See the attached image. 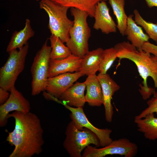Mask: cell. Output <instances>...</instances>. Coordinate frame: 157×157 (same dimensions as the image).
I'll list each match as a JSON object with an SVG mask.
<instances>
[{
	"mask_svg": "<svg viewBox=\"0 0 157 157\" xmlns=\"http://www.w3.org/2000/svg\"><path fill=\"white\" fill-rule=\"evenodd\" d=\"M138 147L128 139L122 138L113 140L110 144L101 148L91 145L83 151V157H104L108 155H119L125 157H133L137 154Z\"/></svg>",
	"mask_w": 157,
	"mask_h": 157,
	"instance_id": "ba28073f",
	"label": "cell"
},
{
	"mask_svg": "<svg viewBox=\"0 0 157 157\" xmlns=\"http://www.w3.org/2000/svg\"><path fill=\"white\" fill-rule=\"evenodd\" d=\"M115 16L117 28L120 34L125 35L128 16L124 10L125 0H108Z\"/></svg>",
	"mask_w": 157,
	"mask_h": 157,
	"instance_id": "7402d4cb",
	"label": "cell"
},
{
	"mask_svg": "<svg viewBox=\"0 0 157 157\" xmlns=\"http://www.w3.org/2000/svg\"><path fill=\"white\" fill-rule=\"evenodd\" d=\"M51 46L45 42L36 53L32 64L31 72L32 80L31 94L35 96L45 90L48 77L51 51Z\"/></svg>",
	"mask_w": 157,
	"mask_h": 157,
	"instance_id": "52a82bcc",
	"label": "cell"
},
{
	"mask_svg": "<svg viewBox=\"0 0 157 157\" xmlns=\"http://www.w3.org/2000/svg\"></svg>",
	"mask_w": 157,
	"mask_h": 157,
	"instance_id": "4dcf8cb0",
	"label": "cell"
},
{
	"mask_svg": "<svg viewBox=\"0 0 157 157\" xmlns=\"http://www.w3.org/2000/svg\"><path fill=\"white\" fill-rule=\"evenodd\" d=\"M65 134L63 145L70 157H82V151L91 144L97 147L101 146L98 137L94 133L85 128L79 129L72 120L67 126Z\"/></svg>",
	"mask_w": 157,
	"mask_h": 157,
	"instance_id": "5b68a950",
	"label": "cell"
},
{
	"mask_svg": "<svg viewBox=\"0 0 157 157\" xmlns=\"http://www.w3.org/2000/svg\"><path fill=\"white\" fill-rule=\"evenodd\" d=\"M49 40L51 49L50 53L51 59H63L72 54L68 47L64 44V43L58 37L51 34Z\"/></svg>",
	"mask_w": 157,
	"mask_h": 157,
	"instance_id": "603a6c76",
	"label": "cell"
},
{
	"mask_svg": "<svg viewBox=\"0 0 157 157\" xmlns=\"http://www.w3.org/2000/svg\"><path fill=\"white\" fill-rule=\"evenodd\" d=\"M133 15L128 16L127 26L125 35L131 43L138 49H141L144 44L149 41L150 38L144 33L142 28L138 25L133 19Z\"/></svg>",
	"mask_w": 157,
	"mask_h": 157,
	"instance_id": "ac0fdd59",
	"label": "cell"
},
{
	"mask_svg": "<svg viewBox=\"0 0 157 157\" xmlns=\"http://www.w3.org/2000/svg\"><path fill=\"white\" fill-rule=\"evenodd\" d=\"M81 60V58L72 54L63 59H50L48 70V78L66 73L79 71Z\"/></svg>",
	"mask_w": 157,
	"mask_h": 157,
	"instance_id": "5bb4252c",
	"label": "cell"
},
{
	"mask_svg": "<svg viewBox=\"0 0 157 157\" xmlns=\"http://www.w3.org/2000/svg\"><path fill=\"white\" fill-rule=\"evenodd\" d=\"M70 13L74 23L66 45L72 54L82 58L89 51L88 41L91 35L87 22L89 15L87 12L74 8H70Z\"/></svg>",
	"mask_w": 157,
	"mask_h": 157,
	"instance_id": "3957f363",
	"label": "cell"
},
{
	"mask_svg": "<svg viewBox=\"0 0 157 157\" xmlns=\"http://www.w3.org/2000/svg\"><path fill=\"white\" fill-rule=\"evenodd\" d=\"M138 131L142 133L145 138L150 140H157V118L154 113H151L141 119L135 118Z\"/></svg>",
	"mask_w": 157,
	"mask_h": 157,
	"instance_id": "ffe728a7",
	"label": "cell"
},
{
	"mask_svg": "<svg viewBox=\"0 0 157 157\" xmlns=\"http://www.w3.org/2000/svg\"><path fill=\"white\" fill-rule=\"evenodd\" d=\"M35 32L32 28L30 20H26L24 27L19 31H15L13 34L8 45L6 51L19 49L27 43V41L34 36Z\"/></svg>",
	"mask_w": 157,
	"mask_h": 157,
	"instance_id": "d6986e66",
	"label": "cell"
},
{
	"mask_svg": "<svg viewBox=\"0 0 157 157\" xmlns=\"http://www.w3.org/2000/svg\"><path fill=\"white\" fill-rule=\"evenodd\" d=\"M104 50L101 48L89 51L82 58L79 71L89 76L99 71Z\"/></svg>",
	"mask_w": 157,
	"mask_h": 157,
	"instance_id": "e0dca14e",
	"label": "cell"
},
{
	"mask_svg": "<svg viewBox=\"0 0 157 157\" xmlns=\"http://www.w3.org/2000/svg\"><path fill=\"white\" fill-rule=\"evenodd\" d=\"M86 92L85 95L86 102L91 106H100L103 103L101 86L96 74L88 76L84 81Z\"/></svg>",
	"mask_w": 157,
	"mask_h": 157,
	"instance_id": "2e32d148",
	"label": "cell"
},
{
	"mask_svg": "<svg viewBox=\"0 0 157 157\" xmlns=\"http://www.w3.org/2000/svg\"><path fill=\"white\" fill-rule=\"evenodd\" d=\"M133 13L134 20L136 24L143 28L150 38L154 41L157 44V23L154 24L147 21L137 9L134 10Z\"/></svg>",
	"mask_w": 157,
	"mask_h": 157,
	"instance_id": "cb8c5ba5",
	"label": "cell"
},
{
	"mask_svg": "<svg viewBox=\"0 0 157 157\" xmlns=\"http://www.w3.org/2000/svg\"><path fill=\"white\" fill-rule=\"evenodd\" d=\"M147 6L149 8L157 7V0H145Z\"/></svg>",
	"mask_w": 157,
	"mask_h": 157,
	"instance_id": "f1b7e54d",
	"label": "cell"
},
{
	"mask_svg": "<svg viewBox=\"0 0 157 157\" xmlns=\"http://www.w3.org/2000/svg\"><path fill=\"white\" fill-rule=\"evenodd\" d=\"M114 47L116 50V56L119 59H127L133 62L138 72L143 79V86L139 91L143 99L146 100L152 95L155 89L149 87L147 81L148 77L153 79L155 88H157V67L152 60L150 54L138 49L129 41H124L117 44Z\"/></svg>",
	"mask_w": 157,
	"mask_h": 157,
	"instance_id": "7a4b0ae2",
	"label": "cell"
},
{
	"mask_svg": "<svg viewBox=\"0 0 157 157\" xmlns=\"http://www.w3.org/2000/svg\"><path fill=\"white\" fill-rule=\"evenodd\" d=\"M115 48L112 47L104 50L98 71L99 74L107 73L117 58Z\"/></svg>",
	"mask_w": 157,
	"mask_h": 157,
	"instance_id": "d4e9b609",
	"label": "cell"
},
{
	"mask_svg": "<svg viewBox=\"0 0 157 157\" xmlns=\"http://www.w3.org/2000/svg\"><path fill=\"white\" fill-rule=\"evenodd\" d=\"M39 4L40 8L48 16V28L51 34L58 37L63 43H66L69 38V31L74 23L67 16L69 8L52 0H41Z\"/></svg>",
	"mask_w": 157,
	"mask_h": 157,
	"instance_id": "277c9868",
	"label": "cell"
},
{
	"mask_svg": "<svg viewBox=\"0 0 157 157\" xmlns=\"http://www.w3.org/2000/svg\"><path fill=\"white\" fill-rule=\"evenodd\" d=\"M151 57L157 67V57L155 56H151Z\"/></svg>",
	"mask_w": 157,
	"mask_h": 157,
	"instance_id": "f546056e",
	"label": "cell"
},
{
	"mask_svg": "<svg viewBox=\"0 0 157 157\" xmlns=\"http://www.w3.org/2000/svg\"><path fill=\"white\" fill-rule=\"evenodd\" d=\"M28 44L22 47L10 51L4 65L0 69V88L10 91L15 87V83L25 66L28 53Z\"/></svg>",
	"mask_w": 157,
	"mask_h": 157,
	"instance_id": "8992f818",
	"label": "cell"
},
{
	"mask_svg": "<svg viewBox=\"0 0 157 157\" xmlns=\"http://www.w3.org/2000/svg\"><path fill=\"white\" fill-rule=\"evenodd\" d=\"M93 17L94 22L93 28L108 34L117 32V25L111 16L106 1L99 2L96 5Z\"/></svg>",
	"mask_w": 157,
	"mask_h": 157,
	"instance_id": "4fadbf2b",
	"label": "cell"
},
{
	"mask_svg": "<svg viewBox=\"0 0 157 157\" xmlns=\"http://www.w3.org/2000/svg\"><path fill=\"white\" fill-rule=\"evenodd\" d=\"M8 117L15 120L13 130L8 132L6 141L15 148L9 157H31L42 151L43 130L38 117L30 112L15 111Z\"/></svg>",
	"mask_w": 157,
	"mask_h": 157,
	"instance_id": "6da1fadb",
	"label": "cell"
},
{
	"mask_svg": "<svg viewBox=\"0 0 157 157\" xmlns=\"http://www.w3.org/2000/svg\"><path fill=\"white\" fill-rule=\"evenodd\" d=\"M97 76L102 91L105 119L107 122H110L114 113L111 99L115 93L119 89L120 87L107 73L99 74Z\"/></svg>",
	"mask_w": 157,
	"mask_h": 157,
	"instance_id": "7c38bea8",
	"label": "cell"
},
{
	"mask_svg": "<svg viewBox=\"0 0 157 157\" xmlns=\"http://www.w3.org/2000/svg\"><path fill=\"white\" fill-rule=\"evenodd\" d=\"M58 4L69 8H74L87 12L93 17L96 6L102 1L108 0H52Z\"/></svg>",
	"mask_w": 157,
	"mask_h": 157,
	"instance_id": "44dd1931",
	"label": "cell"
},
{
	"mask_svg": "<svg viewBox=\"0 0 157 157\" xmlns=\"http://www.w3.org/2000/svg\"><path fill=\"white\" fill-rule=\"evenodd\" d=\"M153 95V97L147 101V107L136 116L135 118H142L147 115L152 113L157 114V91H155Z\"/></svg>",
	"mask_w": 157,
	"mask_h": 157,
	"instance_id": "484cf974",
	"label": "cell"
},
{
	"mask_svg": "<svg viewBox=\"0 0 157 157\" xmlns=\"http://www.w3.org/2000/svg\"><path fill=\"white\" fill-rule=\"evenodd\" d=\"M63 105L70 111V118L77 127L80 129L85 128L94 133L98 137L101 146L107 145L113 141L110 137L112 130L108 128H98L93 125L87 117L83 107H73L65 104Z\"/></svg>",
	"mask_w": 157,
	"mask_h": 157,
	"instance_id": "9c48e42d",
	"label": "cell"
},
{
	"mask_svg": "<svg viewBox=\"0 0 157 157\" xmlns=\"http://www.w3.org/2000/svg\"><path fill=\"white\" fill-rule=\"evenodd\" d=\"M84 75L78 71L66 73L48 78L45 90L53 97L59 98L78 79Z\"/></svg>",
	"mask_w": 157,
	"mask_h": 157,
	"instance_id": "8fae6325",
	"label": "cell"
},
{
	"mask_svg": "<svg viewBox=\"0 0 157 157\" xmlns=\"http://www.w3.org/2000/svg\"><path fill=\"white\" fill-rule=\"evenodd\" d=\"M141 49L144 51L157 57V45L148 41L144 44Z\"/></svg>",
	"mask_w": 157,
	"mask_h": 157,
	"instance_id": "4316f807",
	"label": "cell"
},
{
	"mask_svg": "<svg viewBox=\"0 0 157 157\" xmlns=\"http://www.w3.org/2000/svg\"><path fill=\"white\" fill-rule=\"evenodd\" d=\"M10 92L8 100L0 106V126L1 127L6 125L8 115L10 112L17 111L25 113L30 112L31 109L29 101L15 87Z\"/></svg>",
	"mask_w": 157,
	"mask_h": 157,
	"instance_id": "30bf717a",
	"label": "cell"
},
{
	"mask_svg": "<svg viewBox=\"0 0 157 157\" xmlns=\"http://www.w3.org/2000/svg\"><path fill=\"white\" fill-rule=\"evenodd\" d=\"M7 90L0 88V104L1 105L5 103L8 99L10 94Z\"/></svg>",
	"mask_w": 157,
	"mask_h": 157,
	"instance_id": "83f0119b",
	"label": "cell"
},
{
	"mask_svg": "<svg viewBox=\"0 0 157 157\" xmlns=\"http://www.w3.org/2000/svg\"><path fill=\"white\" fill-rule=\"evenodd\" d=\"M84 82H77L59 97V103L76 107H83L86 102L84 95L86 88Z\"/></svg>",
	"mask_w": 157,
	"mask_h": 157,
	"instance_id": "9a60e30c",
	"label": "cell"
}]
</instances>
